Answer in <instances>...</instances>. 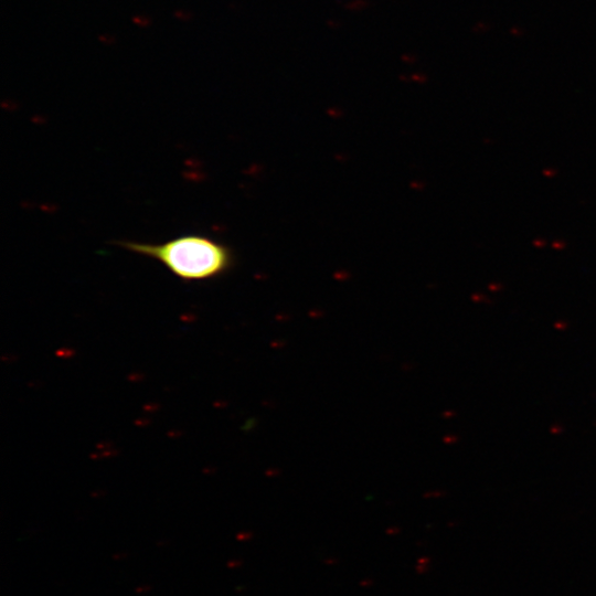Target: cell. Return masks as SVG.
Returning <instances> with one entry per match:
<instances>
[{"label": "cell", "mask_w": 596, "mask_h": 596, "mask_svg": "<svg viewBox=\"0 0 596 596\" xmlns=\"http://www.w3.org/2000/svg\"><path fill=\"white\" fill-rule=\"evenodd\" d=\"M135 254L152 258L184 281L209 280L227 273L234 264L231 248L203 235H183L164 243H117Z\"/></svg>", "instance_id": "6da1fadb"}, {"label": "cell", "mask_w": 596, "mask_h": 596, "mask_svg": "<svg viewBox=\"0 0 596 596\" xmlns=\"http://www.w3.org/2000/svg\"><path fill=\"white\" fill-rule=\"evenodd\" d=\"M134 22L138 23L141 26H146L150 23V20L146 17H134Z\"/></svg>", "instance_id": "7a4b0ae2"}, {"label": "cell", "mask_w": 596, "mask_h": 596, "mask_svg": "<svg viewBox=\"0 0 596 596\" xmlns=\"http://www.w3.org/2000/svg\"><path fill=\"white\" fill-rule=\"evenodd\" d=\"M175 15H177L178 18H180V19H183V20L189 19V18L191 17L190 13L181 12V11H177V12H175Z\"/></svg>", "instance_id": "3957f363"}, {"label": "cell", "mask_w": 596, "mask_h": 596, "mask_svg": "<svg viewBox=\"0 0 596 596\" xmlns=\"http://www.w3.org/2000/svg\"><path fill=\"white\" fill-rule=\"evenodd\" d=\"M99 40L103 41V42H106V43H113L114 42V38L110 36V35H99Z\"/></svg>", "instance_id": "277c9868"}]
</instances>
